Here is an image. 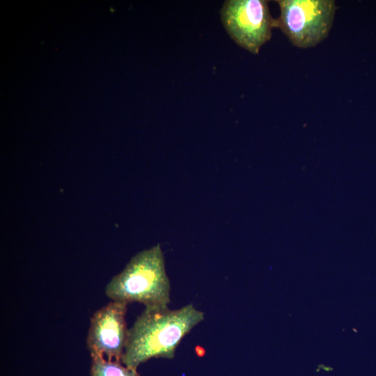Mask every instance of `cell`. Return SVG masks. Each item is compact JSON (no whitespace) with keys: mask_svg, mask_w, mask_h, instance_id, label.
<instances>
[{"mask_svg":"<svg viewBox=\"0 0 376 376\" xmlns=\"http://www.w3.org/2000/svg\"><path fill=\"white\" fill-rule=\"evenodd\" d=\"M204 315L191 304L177 310L145 308L128 329L122 363L137 368L152 358H173L182 339L204 320Z\"/></svg>","mask_w":376,"mask_h":376,"instance_id":"1","label":"cell"},{"mask_svg":"<svg viewBox=\"0 0 376 376\" xmlns=\"http://www.w3.org/2000/svg\"><path fill=\"white\" fill-rule=\"evenodd\" d=\"M171 283L160 244L135 254L105 288L111 301L139 302L145 308L168 307Z\"/></svg>","mask_w":376,"mask_h":376,"instance_id":"2","label":"cell"},{"mask_svg":"<svg viewBox=\"0 0 376 376\" xmlns=\"http://www.w3.org/2000/svg\"><path fill=\"white\" fill-rule=\"evenodd\" d=\"M280 15L274 19L290 42L299 48L313 47L329 35L337 9L333 0H278Z\"/></svg>","mask_w":376,"mask_h":376,"instance_id":"3","label":"cell"},{"mask_svg":"<svg viewBox=\"0 0 376 376\" xmlns=\"http://www.w3.org/2000/svg\"><path fill=\"white\" fill-rule=\"evenodd\" d=\"M265 0H228L221 10V19L230 37L241 47L258 54L274 28Z\"/></svg>","mask_w":376,"mask_h":376,"instance_id":"4","label":"cell"},{"mask_svg":"<svg viewBox=\"0 0 376 376\" xmlns=\"http://www.w3.org/2000/svg\"><path fill=\"white\" fill-rule=\"evenodd\" d=\"M127 305L111 301L91 316L86 338L91 359L104 358L122 363L129 329L125 319Z\"/></svg>","mask_w":376,"mask_h":376,"instance_id":"5","label":"cell"},{"mask_svg":"<svg viewBox=\"0 0 376 376\" xmlns=\"http://www.w3.org/2000/svg\"><path fill=\"white\" fill-rule=\"evenodd\" d=\"M91 376H141L136 368L104 358L91 359Z\"/></svg>","mask_w":376,"mask_h":376,"instance_id":"6","label":"cell"}]
</instances>
